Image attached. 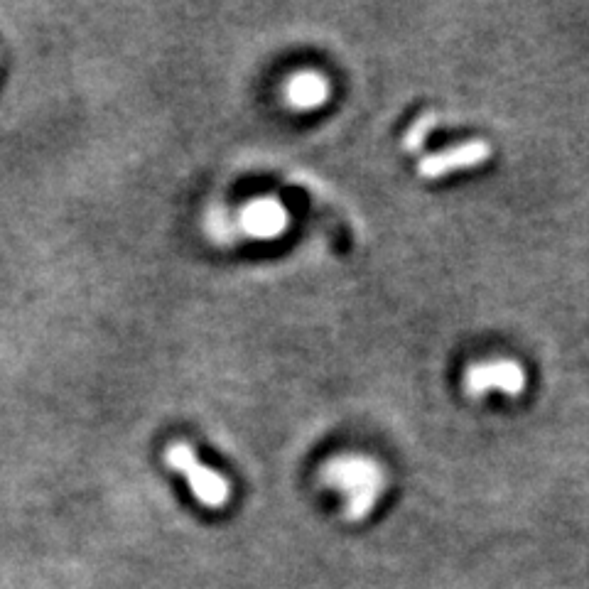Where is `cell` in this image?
Listing matches in <instances>:
<instances>
[{"label": "cell", "instance_id": "cell-1", "mask_svg": "<svg viewBox=\"0 0 589 589\" xmlns=\"http://www.w3.org/2000/svg\"><path fill=\"white\" fill-rule=\"evenodd\" d=\"M322 482L347 496V521H364L374 511L386 486L381 467L374 459L356 455H344L324 464Z\"/></svg>", "mask_w": 589, "mask_h": 589}, {"label": "cell", "instance_id": "cell-2", "mask_svg": "<svg viewBox=\"0 0 589 589\" xmlns=\"http://www.w3.org/2000/svg\"><path fill=\"white\" fill-rule=\"evenodd\" d=\"M165 462L167 467L175 469L177 474H182V477L187 479L189 489H192L194 499H197L199 504L209 506V509H221V506L229 501V482H226L219 472H214L207 464L199 462L187 442H175V445L167 447Z\"/></svg>", "mask_w": 589, "mask_h": 589}, {"label": "cell", "instance_id": "cell-3", "mask_svg": "<svg viewBox=\"0 0 589 589\" xmlns=\"http://www.w3.org/2000/svg\"><path fill=\"white\" fill-rule=\"evenodd\" d=\"M526 386V374L516 361H494V364H477L464 374V391L479 398L484 393L504 391L506 396H518Z\"/></svg>", "mask_w": 589, "mask_h": 589}, {"label": "cell", "instance_id": "cell-4", "mask_svg": "<svg viewBox=\"0 0 589 589\" xmlns=\"http://www.w3.org/2000/svg\"><path fill=\"white\" fill-rule=\"evenodd\" d=\"M239 224L251 239L270 241L278 239V236L288 229L290 216L288 209L283 207V202H278V199L273 197H261L253 199V202H248L246 207L241 209Z\"/></svg>", "mask_w": 589, "mask_h": 589}, {"label": "cell", "instance_id": "cell-5", "mask_svg": "<svg viewBox=\"0 0 589 589\" xmlns=\"http://www.w3.org/2000/svg\"><path fill=\"white\" fill-rule=\"evenodd\" d=\"M491 155V148L484 140H472V143L457 145V148L445 150V153L428 155L425 160H420L418 172L425 180H437V177L447 175L452 170H464V167L482 165V162Z\"/></svg>", "mask_w": 589, "mask_h": 589}, {"label": "cell", "instance_id": "cell-6", "mask_svg": "<svg viewBox=\"0 0 589 589\" xmlns=\"http://www.w3.org/2000/svg\"><path fill=\"white\" fill-rule=\"evenodd\" d=\"M329 96V84L322 74L300 72L285 84V101L297 111H312L320 108Z\"/></svg>", "mask_w": 589, "mask_h": 589}, {"label": "cell", "instance_id": "cell-7", "mask_svg": "<svg viewBox=\"0 0 589 589\" xmlns=\"http://www.w3.org/2000/svg\"><path fill=\"white\" fill-rule=\"evenodd\" d=\"M435 126H437L435 113H425V116H420L418 121H415L413 126H410V131L405 133L403 148L408 150V153H413V150H420V145L425 143V138H428V133Z\"/></svg>", "mask_w": 589, "mask_h": 589}]
</instances>
